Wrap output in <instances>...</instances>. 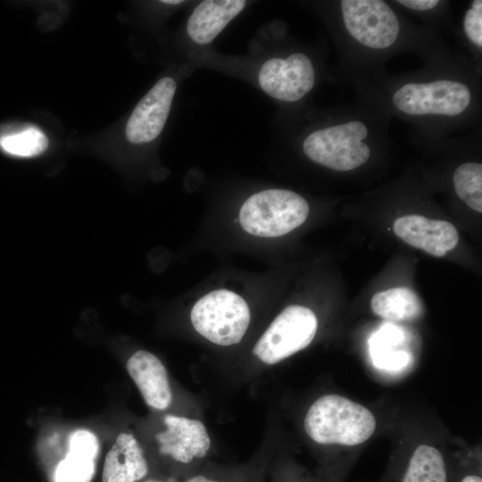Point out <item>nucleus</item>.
<instances>
[{"label":"nucleus","instance_id":"1","mask_svg":"<svg viewBox=\"0 0 482 482\" xmlns=\"http://www.w3.org/2000/svg\"><path fill=\"white\" fill-rule=\"evenodd\" d=\"M376 426L369 409L338 395L318 398L304 419L306 434L321 445H360L372 436Z\"/></svg>","mask_w":482,"mask_h":482},{"label":"nucleus","instance_id":"2","mask_svg":"<svg viewBox=\"0 0 482 482\" xmlns=\"http://www.w3.org/2000/svg\"><path fill=\"white\" fill-rule=\"evenodd\" d=\"M308 214L309 204L300 195L287 189H266L246 199L239 221L251 235L277 237L301 226Z\"/></svg>","mask_w":482,"mask_h":482},{"label":"nucleus","instance_id":"3","mask_svg":"<svg viewBox=\"0 0 482 482\" xmlns=\"http://www.w3.org/2000/svg\"><path fill=\"white\" fill-rule=\"evenodd\" d=\"M190 318L200 335L216 345L228 346L242 340L250 323V310L237 294L219 289L199 299Z\"/></svg>","mask_w":482,"mask_h":482},{"label":"nucleus","instance_id":"4","mask_svg":"<svg viewBox=\"0 0 482 482\" xmlns=\"http://www.w3.org/2000/svg\"><path fill=\"white\" fill-rule=\"evenodd\" d=\"M368 129L364 123L353 120L311 133L303 148L312 161L339 171H347L364 164L370 150L362 140Z\"/></svg>","mask_w":482,"mask_h":482},{"label":"nucleus","instance_id":"5","mask_svg":"<svg viewBox=\"0 0 482 482\" xmlns=\"http://www.w3.org/2000/svg\"><path fill=\"white\" fill-rule=\"evenodd\" d=\"M314 312L302 305L285 308L271 322L253 349L262 362L275 364L307 347L315 337Z\"/></svg>","mask_w":482,"mask_h":482},{"label":"nucleus","instance_id":"6","mask_svg":"<svg viewBox=\"0 0 482 482\" xmlns=\"http://www.w3.org/2000/svg\"><path fill=\"white\" fill-rule=\"evenodd\" d=\"M470 100L471 94L469 87L453 80L408 83L393 96L395 106L410 115L454 116L464 112Z\"/></svg>","mask_w":482,"mask_h":482},{"label":"nucleus","instance_id":"7","mask_svg":"<svg viewBox=\"0 0 482 482\" xmlns=\"http://www.w3.org/2000/svg\"><path fill=\"white\" fill-rule=\"evenodd\" d=\"M343 20L349 34L365 46L386 48L397 38V17L381 0H344Z\"/></svg>","mask_w":482,"mask_h":482},{"label":"nucleus","instance_id":"8","mask_svg":"<svg viewBox=\"0 0 482 482\" xmlns=\"http://www.w3.org/2000/svg\"><path fill=\"white\" fill-rule=\"evenodd\" d=\"M314 69L309 57L295 53L286 59L271 58L261 67L258 82L270 96L285 102H296L314 85Z\"/></svg>","mask_w":482,"mask_h":482},{"label":"nucleus","instance_id":"9","mask_svg":"<svg viewBox=\"0 0 482 482\" xmlns=\"http://www.w3.org/2000/svg\"><path fill=\"white\" fill-rule=\"evenodd\" d=\"M170 77L161 79L139 101L126 126L127 138L135 144L147 143L162 132L176 92Z\"/></svg>","mask_w":482,"mask_h":482},{"label":"nucleus","instance_id":"10","mask_svg":"<svg viewBox=\"0 0 482 482\" xmlns=\"http://www.w3.org/2000/svg\"><path fill=\"white\" fill-rule=\"evenodd\" d=\"M163 420L166 429L156 435L161 454L182 465L207 455L211 439L202 421L170 414Z\"/></svg>","mask_w":482,"mask_h":482},{"label":"nucleus","instance_id":"11","mask_svg":"<svg viewBox=\"0 0 482 482\" xmlns=\"http://www.w3.org/2000/svg\"><path fill=\"white\" fill-rule=\"evenodd\" d=\"M394 232L408 245L442 257L458 244L459 234L450 222L410 214L395 220Z\"/></svg>","mask_w":482,"mask_h":482},{"label":"nucleus","instance_id":"12","mask_svg":"<svg viewBox=\"0 0 482 482\" xmlns=\"http://www.w3.org/2000/svg\"><path fill=\"white\" fill-rule=\"evenodd\" d=\"M127 370L148 406L162 411L170 405L168 373L158 357L147 351H137L129 359Z\"/></svg>","mask_w":482,"mask_h":482},{"label":"nucleus","instance_id":"13","mask_svg":"<svg viewBox=\"0 0 482 482\" xmlns=\"http://www.w3.org/2000/svg\"><path fill=\"white\" fill-rule=\"evenodd\" d=\"M148 471L147 461L135 436L129 433L118 435L105 456L103 482H137Z\"/></svg>","mask_w":482,"mask_h":482},{"label":"nucleus","instance_id":"14","mask_svg":"<svg viewBox=\"0 0 482 482\" xmlns=\"http://www.w3.org/2000/svg\"><path fill=\"white\" fill-rule=\"evenodd\" d=\"M244 0H206L201 2L188 18L187 31L199 45L211 43L245 7Z\"/></svg>","mask_w":482,"mask_h":482},{"label":"nucleus","instance_id":"15","mask_svg":"<svg viewBox=\"0 0 482 482\" xmlns=\"http://www.w3.org/2000/svg\"><path fill=\"white\" fill-rule=\"evenodd\" d=\"M370 304L377 315L393 321L413 320L419 318L423 311L419 295L404 287L376 293Z\"/></svg>","mask_w":482,"mask_h":482},{"label":"nucleus","instance_id":"16","mask_svg":"<svg viewBox=\"0 0 482 482\" xmlns=\"http://www.w3.org/2000/svg\"><path fill=\"white\" fill-rule=\"evenodd\" d=\"M446 470L441 453L435 447L418 446L408 465L403 482H446Z\"/></svg>","mask_w":482,"mask_h":482},{"label":"nucleus","instance_id":"17","mask_svg":"<svg viewBox=\"0 0 482 482\" xmlns=\"http://www.w3.org/2000/svg\"><path fill=\"white\" fill-rule=\"evenodd\" d=\"M457 195L472 210L482 212V164L466 162L453 174Z\"/></svg>","mask_w":482,"mask_h":482},{"label":"nucleus","instance_id":"18","mask_svg":"<svg viewBox=\"0 0 482 482\" xmlns=\"http://www.w3.org/2000/svg\"><path fill=\"white\" fill-rule=\"evenodd\" d=\"M47 145V137L33 127L0 136V147L12 155L34 156L43 153Z\"/></svg>","mask_w":482,"mask_h":482},{"label":"nucleus","instance_id":"19","mask_svg":"<svg viewBox=\"0 0 482 482\" xmlns=\"http://www.w3.org/2000/svg\"><path fill=\"white\" fill-rule=\"evenodd\" d=\"M95 461L87 456L68 452L55 468L54 482H90L95 474Z\"/></svg>","mask_w":482,"mask_h":482},{"label":"nucleus","instance_id":"20","mask_svg":"<svg viewBox=\"0 0 482 482\" xmlns=\"http://www.w3.org/2000/svg\"><path fill=\"white\" fill-rule=\"evenodd\" d=\"M69 452L96 460L99 452L98 440L92 432L78 429L69 437Z\"/></svg>","mask_w":482,"mask_h":482},{"label":"nucleus","instance_id":"21","mask_svg":"<svg viewBox=\"0 0 482 482\" xmlns=\"http://www.w3.org/2000/svg\"><path fill=\"white\" fill-rule=\"evenodd\" d=\"M467 37L478 46H482V1L475 0L464 18Z\"/></svg>","mask_w":482,"mask_h":482},{"label":"nucleus","instance_id":"22","mask_svg":"<svg viewBox=\"0 0 482 482\" xmlns=\"http://www.w3.org/2000/svg\"><path fill=\"white\" fill-rule=\"evenodd\" d=\"M396 2L411 9L419 11L432 9L438 4L437 0H399Z\"/></svg>","mask_w":482,"mask_h":482},{"label":"nucleus","instance_id":"23","mask_svg":"<svg viewBox=\"0 0 482 482\" xmlns=\"http://www.w3.org/2000/svg\"><path fill=\"white\" fill-rule=\"evenodd\" d=\"M184 482H220L205 473H197L190 475Z\"/></svg>","mask_w":482,"mask_h":482},{"label":"nucleus","instance_id":"24","mask_svg":"<svg viewBox=\"0 0 482 482\" xmlns=\"http://www.w3.org/2000/svg\"><path fill=\"white\" fill-rule=\"evenodd\" d=\"M461 482H482L480 477L476 475H469L462 478Z\"/></svg>","mask_w":482,"mask_h":482},{"label":"nucleus","instance_id":"25","mask_svg":"<svg viewBox=\"0 0 482 482\" xmlns=\"http://www.w3.org/2000/svg\"><path fill=\"white\" fill-rule=\"evenodd\" d=\"M162 4H181L183 3V1H179V0H164V1H162Z\"/></svg>","mask_w":482,"mask_h":482},{"label":"nucleus","instance_id":"26","mask_svg":"<svg viewBox=\"0 0 482 482\" xmlns=\"http://www.w3.org/2000/svg\"><path fill=\"white\" fill-rule=\"evenodd\" d=\"M143 482H166V481L157 479V478H147V479L144 480Z\"/></svg>","mask_w":482,"mask_h":482}]
</instances>
